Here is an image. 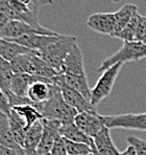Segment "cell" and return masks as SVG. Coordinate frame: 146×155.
I'll return each instance as SVG.
<instances>
[{
    "mask_svg": "<svg viewBox=\"0 0 146 155\" xmlns=\"http://www.w3.org/2000/svg\"><path fill=\"white\" fill-rule=\"evenodd\" d=\"M61 35L58 36H45V35H28L23 36L17 39H12V42H15L17 44L21 45L27 49L35 51H42L44 48H46L51 43L56 42Z\"/></svg>",
    "mask_w": 146,
    "mask_h": 155,
    "instance_id": "cell-11",
    "label": "cell"
},
{
    "mask_svg": "<svg viewBox=\"0 0 146 155\" xmlns=\"http://www.w3.org/2000/svg\"><path fill=\"white\" fill-rule=\"evenodd\" d=\"M11 110H12V108H11L8 97H6V94L2 91L1 87H0V111L3 112L4 114L10 115Z\"/></svg>",
    "mask_w": 146,
    "mask_h": 155,
    "instance_id": "cell-31",
    "label": "cell"
},
{
    "mask_svg": "<svg viewBox=\"0 0 146 155\" xmlns=\"http://www.w3.org/2000/svg\"><path fill=\"white\" fill-rule=\"evenodd\" d=\"M86 74L85 66H84V58L79 46L76 44L73 46L71 51L66 58L63 64L62 74Z\"/></svg>",
    "mask_w": 146,
    "mask_h": 155,
    "instance_id": "cell-14",
    "label": "cell"
},
{
    "mask_svg": "<svg viewBox=\"0 0 146 155\" xmlns=\"http://www.w3.org/2000/svg\"><path fill=\"white\" fill-rule=\"evenodd\" d=\"M43 135V124L42 120H38L35 125L28 129L25 137V142L23 149L25 155H33L36 152L39 147V143L41 142V138Z\"/></svg>",
    "mask_w": 146,
    "mask_h": 155,
    "instance_id": "cell-17",
    "label": "cell"
},
{
    "mask_svg": "<svg viewBox=\"0 0 146 155\" xmlns=\"http://www.w3.org/2000/svg\"><path fill=\"white\" fill-rule=\"evenodd\" d=\"M87 155H93V153H91V154H87Z\"/></svg>",
    "mask_w": 146,
    "mask_h": 155,
    "instance_id": "cell-40",
    "label": "cell"
},
{
    "mask_svg": "<svg viewBox=\"0 0 146 155\" xmlns=\"http://www.w3.org/2000/svg\"><path fill=\"white\" fill-rule=\"evenodd\" d=\"M50 154L51 155H68L65 140H64L62 136H59L56 140Z\"/></svg>",
    "mask_w": 146,
    "mask_h": 155,
    "instance_id": "cell-30",
    "label": "cell"
},
{
    "mask_svg": "<svg viewBox=\"0 0 146 155\" xmlns=\"http://www.w3.org/2000/svg\"><path fill=\"white\" fill-rule=\"evenodd\" d=\"M76 43L77 40L74 36L61 35L56 42L51 43L46 48L40 51V57L59 74H62L64 62Z\"/></svg>",
    "mask_w": 146,
    "mask_h": 155,
    "instance_id": "cell-2",
    "label": "cell"
},
{
    "mask_svg": "<svg viewBox=\"0 0 146 155\" xmlns=\"http://www.w3.org/2000/svg\"><path fill=\"white\" fill-rule=\"evenodd\" d=\"M12 110L15 111L18 115H20L26 123L27 129L35 125L38 120L43 118V115L38 109L33 105H20V106L12 107Z\"/></svg>",
    "mask_w": 146,
    "mask_h": 155,
    "instance_id": "cell-23",
    "label": "cell"
},
{
    "mask_svg": "<svg viewBox=\"0 0 146 155\" xmlns=\"http://www.w3.org/2000/svg\"><path fill=\"white\" fill-rule=\"evenodd\" d=\"M138 20H139V12H136L133 16L132 20L129 21V23L127 24L126 27L121 31L120 34H118L116 36V38H119L127 42H134L136 41V36H137V27H138Z\"/></svg>",
    "mask_w": 146,
    "mask_h": 155,
    "instance_id": "cell-26",
    "label": "cell"
},
{
    "mask_svg": "<svg viewBox=\"0 0 146 155\" xmlns=\"http://www.w3.org/2000/svg\"><path fill=\"white\" fill-rule=\"evenodd\" d=\"M87 25L94 31L113 37L116 27L115 13H96L87 20Z\"/></svg>",
    "mask_w": 146,
    "mask_h": 155,
    "instance_id": "cell-9",
    "label": "cell"
},
{
    "mask_svg": "<svg viewBox=\"0 0 146 155\" xmlns=\"http://www.w3.org/2000/svg\"><path fill=\"white\" fill-rule=\"evenodd\" d=\"M16 1L20 2V3H22V4H25V5L28 6L31 11H33L35 13H36L35 11V1L36 0H16Z\"/></svg>",
    "mask_w": 146,
    "mask_h": 155,
    "instance_id": "cell-33",
    "label": "cell"
},
{
    "mask_svg": "<svg viewBox=\"0 0 146 155\" xmlns=\"http://www.w3.org/2000/svg\"><path fill=\"white\" fill-rule=\"evenodd\" d=\"M8 2H10V0H0V13L3 14L5 12Z\"/></svg>",
    "mask_w": 146,
    "mask_h": 155,
    "instance_id": "cell-36",
    "label": "cell"
},
{
    "mask_svg": "<svg viewBox=\"0 0 146 155\" xmlns=\"http://www.w3.org/2000/svg\"><path fill=\"white\" fill-rule=\"evenodd\" d=\"M74 124L89 137L94 138L104 127L101 115L97 112H81L74 118Z\"/></svg>",
    "mask_w": 146,
    "mask_h": 155,
    "instance_id": "cell-8",
    "label": "cell"
},
{
    "mask_svg": "<svg viewBox=\"0 0 146 155\" xmlns=\"http://www.w3.org/2000/svg\"><path fill=\"white\" fill-rule=\"evenodd\" d=\"M8 21H10V19H8L5 15H3L2 13H0V31L5 26V24L8 23Z\"/></svg>",
    "mask_w": 146,
    "mask_h": 155,
    "instance_id": "cell-34",
    "label": "cell"
},
{
    "mask_svg": "<svg viewBox=\"0 0 146 155\" xmlns=\"http://www.w3.org/2000/svg\"><path fill=\"white\" fill-rule=\"evenodd\" d=\"M138 12V8L136 4L133 3H126L122 6L120 10L115 12V18H116V27H115V33H114V38L118 34H120L123 29L126 27L129 21L132 20L135 13Z\"/></svg>",
    "mask_w": 146,
    "mask_h": 155,
    "instance_id": "cell-20",
    "label": "cell"
},
{
    "mask_svg": "<svg viewBox=\"0 0 146 155\" xmlns=\"http://www.w3.org/2000/svg\"><path fill=\"white\" fill-rule=\"evenodd\" d=\"M53 83L46 80H39L30 85L27 91V97L36 105H44L49 100Z\"/></svg>",
    "mask_w": 146,
    "mask_h": 155,
    "instance_id": "cell-12",
    "label": "cell"
},
{
    "mask_svg": "<svg viewBox=\"0 0 146 155\" xmlns=\"http://www.w3.org/2000/svg\"><path fill=\"white\" fill-rule=\"evenodd\" d=\"M146 58V44L142 42H123L122 47L114 54L110 56L102 61L101 65L98 67V71H104L111 66L121 63L124 64L131 61H140Z\"/></svg>",
    "mask_w": 146,
    "mask_h": 155,
    "instance_id": "cell-3",
    "label": "cell"
},
{
    "mask_svg": "<svg viewBox=\"0 0 146 155\" xmlns=\"http://www.w3.org/2000/svg\"><path fill=\"white\" fill-rule=\"evenodd\" d=\"M8 120H10V127L12 131L15 140L23 148L26 133L28 131L26 126V123L20 115H18L14 110H11V113L8 115Z\"/></svg>",
    "mask_w": 146,
    "mask_h": 155,
    "instance_id": "cell-21",
    "label": "cell"
},
{
    "mask_svg": "<svg viewBox=\"0 0 146 155\" xmlns=\"http://www.w3.org/2000/svg\"><path fill=\"white\" fill-rule=\"evenodd\" d=\"M35 51H31L28 54H20L13 61H11L14 74H28L33 76V54Z\"/></svg>",
    "mask_w": 146,
    "mask_h": 155,
    "instance_id": "cell-24",
    "label": "cell"
},
{
    "mask_svg": "<svg viewBox=\"0 0 146 155\" xmlns=\"http://www.w3.org/2000/svg\"><path fill=\"white\" fill-rule=\"evenodd\" d=\"M120 155H137V154H136V150H135V148L132 147V146H129L124 151L120 153Z\"/></svg>",
    "mask_w": 146,
    "mask_h": 155,
    "instance_id": "cell-35",
    "label": "cell"
},
{
    "mask_svg": "<svg viewBox=\"0 0 146 155\" xmlns=\"http://www.w3.org/2000/svg\"><path fill=\"white\" fill-rule=\"evenodd\" d=\"M14 77V71L11 62L0 57V87L8 97L11 92V83Z\"/></svg>",
    "mask_w": 146,
    "mask_h": 155,
    "instance_id": "cell-25",
    "label": "cell"
},
{
    "mask_svg": "<svg viewBox=\"0 0 146 155\" xmlns=\"http://www.w3.org/2000/svg\"><path fill=\"white\" fill-rule=\"evenodd\" d=\"M64 82L69 87L73 88L79 93L84 95L87 100L91 102V88L89 86L87 74H61Z\"/></svg>",
    "mask_w": 146,
    "mask_h": 155,
    "instance_id": "cell-18",
    "label": "cell"
},
{
    "mask_svg": "<svg viewBox=\"0 0 146 155\" xmlns=\"http://www.w3.org/2000/svg\"><path fill=\"white\" fill-rule=\"evenodd\" d=\"M39 80H46V81H50L53 84H56V81L52 80L43 79V78L31 76L28 74H14L12 83H11V92L13 94L17 95L20 97H27V91L28 88L33 83Z\"/></svg>",
    "mask_w": 146,
    "mask_h": 155,
    "instance_id": "cell-13",
    "label": "cell"
},
{
    "mask_svg": "<svg viewBox=\"0 0 146 155\" xmlns=\"http://www.w3.org/2000/svg\"><path fill=\"white\" fill-rule=\"evenodd\" d=\"M122 66L123 64L118 63V64L111 66L106 70H104L98 79L97 83L94 85V87L91 88V104L94 107H96L102 100H104L111 94L114 84H115L116 79H117Z\"/></svg>",
    "mask_w": 146,
    "mask_h": 155,
    "instance_id": "cell-4",
    "label": "cell"
},
{
    "mask_svg": "<svg viewBox=\"0 0 146 155\" xmlns=\"http://www.w3.org/2000/svg\"><path fill=\"white\" fill-rule=\"evenodd\" d=\"M60 135L65 140H70V142L83 143L89 146H92L93 143V138L89 137L81 130L77 128L74 122L68 123V124H62L60 128Z\"/></svg>",
    "mask_w": 146,
    "mask_h": 155,
    "instance_id": "cell-19",
    "label": "cell"
},
{
    "mask_svg": "<svg viewBox=\"0 0 146 155\" xmlns=\"http://www.w3.org/2000/svg\"><path fill=\"white\" fill-rule=\"evenodd\" d=\"M77 114L78 112L65 102L60 86L53 84L51 95L48 101L44 103L43 107V118L58 120L62 124H68L74 122V118Z\"/></svg>",
    "mask_w": 146,
    "mask_h": 155,
    "instance_id": "cell-1",
    "label": "cell"
},
{
    "mask_svg": "<svg viewBox=\"0 0 146 155\" xmlns=\"http://www.w3.org/2000/svg\"><path fill=\"white\" fill-rule=\"evenodd\" d=\"M65 143L68 155H87L92 153V147L87 143L70 142L67 140H65Z\"/></svg>",
    "mask_w": 146,
    "mask_h": 155,
    "instance_id": "cell-27",
    "label": "cell"
},
{
    "mask_svg": "<svg viewBox=\"0 0 146 155\" xmlns=\"http://www.w3.org/2000/svg\"><path fill=\"white\" fill-rule=\"evenodd\" d=\"M137 42L144 43L146 41V17L139 14V20H138V27H137V36H136Z\"/></svg>",
    "mask_w": 146,
    "mask_h": 155,
    "instance_id": "cell-29",
    "label": "cell"
},
{
    "mask_svg": "<svg viewBox=\"0 0 146 155\" xmlns=\"http://www.w3.org/2000/svg\"><path fill=\"white\" fill-rule=\"evenodd\" d=\"M56 85L60 86L62 94L65 102L72 108H74L78 113L81 112H96V108L91 104L89 100H87L81 93L76 91L73 88L69 87L64 82L62 76H59L56 81Z\"/></svg>",
    "mask_w": 146,
    "mask_h": 155,
    "instance_id": "cell-7",
    "label": "cell"
},
{
    "mask_svg": "<svg viewBox=\"0 0 146 155\" xmlns=\"http://www.w3.org/2000/svg\"><path fill=\"white\" fill-rule=\"evenodd\" d=\"M91 147H92V153H93V155H99V154H98V152L96 151V150H95V148H94V143H92V146H91Z\"/></svg>",
    "mask_w": 146,
    "mask_h": 155,
    "instance_id": "cell-37",
    "label": "cell"
},
{
    "mask_svg": "<svg viewBox=\"0 0 146 155\" xmlns=\"http://www.w3.org/2000/svg\"><path fill=\"white\" fill-rule=\"evenodd\" d=\"M104 126L110 129H129L146 131V112L101 115Z\"/></svg>",
    "mask_w": 146,
    "mask_h": 155,
    "instance_id": "cell-5",
    "label": "cell"
},
{
    "mask_svg": "<svg viewBox=\"0 0 146 155\" xmlns=\"http://www.w3.org/2000/svg\"><path fill=\"white\" fill-rule=\"evenodd\" d=\"M0 155H19V154L16 151H14L13 149H10V148L0 145Z\"/></svg>",
    "mask_w": 146,
    "mask_h": 155,
    "instance_id": "cell-32",
    "label": "cell"
},
{
    "mask_svg": "<svg viewBox=\"0 0 146 155\" xmlns=\"http://www.w3.org/2000/svg\"><path fill=\"white\" fill-rule=\"evenodd\" d=\"M112 1H113V2H119L120 0H112Z\"/></svg>",
    "mask_w": 146,
    "mask_h": 155,
    "instance_id": "cell-39",
    "label": "cell"
},
{
    "mask_svg": "<svg viewBox=\"0 0 146 155\" xmlns=\"http://www.w3.org/2000/svg\"><path fill=\"white\" fill-rule=\"evenodd\" d=\"M110 128L104 126L100 132L93 138L94 148L99 155H120L121 152L116 148L115 143L111 137Z\"/></svg>",
    "mask_w": 146,
    "mask_h": 155,
    "instance_id": "cell-15",
    "label": "cell"
},
{
    "mask_svg": "<svg viewBox=\"0 0 146 155\" xmlns=\"http://www.w3.org/2000/svg\"><path fill=\"white\" fill-rule=\"evenodd\" d=\"M33 155H51V154H50V153H44V154H40V153H36H36L33 154Z\"/></svg>",
    "mask_w": 146,
    "mask_h": 155,
    "instance_id": "cell-38",
    "label": "cell"
},
{
    "mask_svg": "<svg viewBox=\"0 0 146 155\" xmlns=\"http://www.w3.org/2000/svg\"><path fill=\"white\" fill-rule=\"evenodd\" d=\"M0 145L13 149L19 155H25L24 149L14 138L11 131L8 115L4 114L1 111H0Z\"/></svg>",
    "mask_w": 146,
    "mask_h": 155,
    "instance_id": "cell-16",
    "label": "cell"
},
{
    "mask_svg": "<svg viewBox=\"0 0 146 155\" xmlns=\"http://www.w3.org/2000/svg\"><path fill=\"white\" fill-rule=\"evenodd\" d=\"M30 51V49L25 48L21 45L17 44V43L6 40V39L0 38V57L5 59L8 62L13 61L14 59L17 58L20 54H28Z\"/></svg>",
    "mask_w": 146,
    "mask_h": 155,
    "instance_id": "cell-22",
    "label": "cell"
},
{
    "mask_svg": "<svg viewBox=\"0 0 146 155\" xmlns=\"http://www.w3.org/2000/svg\"><path fill=\"white\" fill-rule=\"evenodd\" d=\"M126 143L135 148L137 155H146V140H141L138 136L129 135L126 137Z\"/></svg>",
    "mask_w": 146,
    "mask_h": 155,
    "instance_id": "cell-28",
    "label": "cell"
},
{
    "mask_svg": "<svg viewBox=\"0 0 146 155\" xmlns=\"http://www.w3.org/2000/svg\"><path fill=\"white\" fill-rule=\"evenodd\" d=\"M42 124H43V135L42 138H41L40 143H39L38 149H36V153H40V154L50 153L56 140L59 136H61L60 128L62 126V123L58 122V120L42 118Z\"/></svg>",
    "mask_w": 146,
    "mask_h": 155,
    "instance_id": "cell-10",
    "label": "cell"
},
{
    "mask_svg": "<svg viewBox=\"0 0 146 155\" xmlns=\"http://www.w3.org/2000/svg\"><path fill=\"white\" fill-rule=\"evenodd\" d=\"M144 44H146V41H145V42H144Z\"/></svg>",
    "mask_w": 146,
    "mask_h": 155,
    "instance_id": "cell-41",
    "label": "cell"
},
{
    "mask_svg": "<svg viewBox=\"0 0 146 155\" xmlns=\"http://www.w3.org/2000/svg\"><path fill=\"white\" fill-rule=\"evenodd\" d=\"M28 35L58 36L60 34L46 27L36 28L35 26H31L25 22L18 21V20H10L5 24V26L0 31V38L6 39V40H12V39H17Z\"/></svg>",
    "mask_w": 146,
    "mask_h": 155,
    "instance_id": "cell-6",
    "label": "cell"
}]
</instances>
